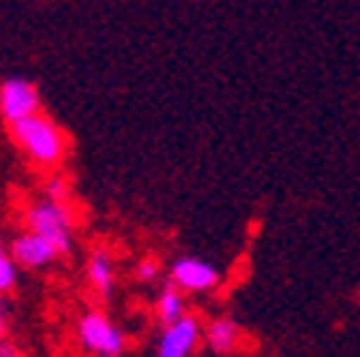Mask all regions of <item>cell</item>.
I'll list each match as a JSON object with an SVG mask.
<instances>
[{"mask_svg":"<svg viewBox=\"0 0 360 357\" xmlns=\"http://www.w3.org/2000/svg\"><path fill=\"white\" fill-rule=\"evenodd\" d=\"M9 135L15 146L40 169H58L69 157V135L43 112L9 123Z\"/></svg>","mask_w":360,"mask_h":357,"instance_id":"cell-1","label":"cell"},{"mask_svg":"<svg viewBox=\"0 0 360 357\" xmlns=\"http://www.w3.org/2000/svg\"><path fill=\"white\" fill-rule=\"evenodd\" d=\"M26 229L49 238L63 254L72 252V235H75V214L69 200H55L43 195L26 209Z\"/></svg>","mask_w":360,"mask_h":357,"instance_id":"cell-2","label":"cell"},{"mask_svg":"<svg viewBox=\"0 0 360 357\" xmlns=\"http://www.w3.org/2000/svg\"><path fill=\"white\" fill-rule=\"evenodd\" d=\"M77 340L80 346L95 357H120L126 351V335L123 329L103 311L92 309L80 315L77 320Z\"/></svg>","mask_w":360,"mask_h":357,"instance_id":"cell-3","label":"cell"},{"mask_svg":"<svg viewBox=\"0 0 360 357\" xmlns=\"http://www.w3.org/2000/svg\"><path fill=\"white\" fill-rule=\"evenodd\" d=\"M169 280L184 292V294H206L214 292L223 283V275L214 263H209L206 257L198 254H184L174 257L169 266Z\"/></svg>","mask_w":360,"mask_h":357,"instance_id":"cell-4","label":"cell"},{"mask_svg":"<svg viewBox=\"0 0 360 357\" xmlns=\"http://www.w3.org/2000/svg\"><path fill=\"white\" fill-rule=\"evenodd\" d=\"M37 112H40V92L32 80L9 77L0 83V117L6 123H18Z\"/></svg>","mask_w":360,"mask_h":357,"instance_id":"cell-5","label":"cell"},{"mask_svg":"<svg viewBox=\"0 0 360 357\" xmlns=\"http://www.w3.org/2000/svg\"><path fill=\"white\" fill-rule=\"evenodd\" d=\"M200 340H203L200 320L192 318V315H186L184 320H177L172 326H163L152 357H192Z\"/></svg>","mask_w":360,"mask_h":357,"instance_id":"cell-6","label":"cell"},{"mask_svg":"<svg viewBox=\"0 0 360 357\" xmlns=\"http://www.w3.org/2000/svg\"><path fill=\"white\" fill-rule=\"evenodd\" d=\"M9 254L15 257L18 266H23V269H46V266H52L58 257H63V252L49 238L29 232V229L12 240Z\"/></svg>","mask_w":360,"mask_h":357,"instance_id":"cell-7","label":"cell"},{"mask_svg":"<svg viewBox=\"0 0 360 357\" xmlns=\"http://www.w3.org/2000/svg\"><path fill=\"white\" fill-rule=\"evenodd\" d=\"M86 280L98 297L109 300L115 292V260L106 249H95L86 260Z\"/></svg>","mask_w":360,"mask_h":357,"instance_id":"cell-8","label":"cell"},{"mask_svg":"<svg viewBox=\"0 0 360 357\" xmlns=\"http://www.w3.org/2000/svg\"><path fill=\"white\" fill-rule=\"evenodd\" d=\"M243 340L240 326L232 318H214L203 326V343L214 351V354H232Z\"/></svg>","mask_w":360,"mask_h":357,"instance_id":"cell-9","label":"cell"},{"mask_svg":"<svg viewBox=\"0 0 360 357\" xmlns=\"http://www.w3.org/2000/svg\"><path fill=\"white\" fill-rule=\"evenodd\" d=\"M189 315L186 311V297H184V292H180L172 280H166V286L160 289V294H158V300H155V318H158V323L160 326H172V323H177V320H184Z\"/></svg>","mask_w":360,"mask_h":357,"instance_id":"cell-10","label":"cell"},{"mask_svg":"<svg viewBox=\"0 0 360 357\" xmlns=\"http://www.w3.org/2000/svg\"><path fill=\"white\" fill-rule=\"evenodd\" d=\"M18 286V263L9 254L4 238H0V294H9Z\"/></svg>","mask_w":360,"mask_h":357,"instance_id":"cell-11","label":"cell"},{"mask_svg":"<svg viewBox=\"0 0 360 357\" xmlns=\"http://www.w3.org/2000/svg\"><path fill=\"white\" fill-rule=\"evenodd\" d=\"M158 275H160V263L152 254L141 257L138 266H134V278H138L141 283H152V280H158Z\"/></svg>","mask_w":360,"mask_h":357,"instance_id":"cell-12","label":"cell"},{"mask_svg":"<svg viewBox=\"0 0 360 357\" xmlns=\"http://www.w3.org/2000/svg\"><path fill=\"white\" fill-rule=\"evenodd\" d=\"M69 195H72V183H69V177H63V174H52L49 181H46V197L69 200Z\"/></svg>","mask_w":360,"mask_h":357,"instance_id":"cell-13","label":"cell"},{"mask_svg":"<svg viewBox=\"0 0 360 357\" xmlns=\"http://www.w3.org/2000/svg\"><path fill=\"white\" fill-rule=\"evenodd\" d=\"M0 357H23V354H20L18 346H12V343L4 340V343H0Z\"/></svg>","mask_w":360,"mask_h":357,"instance_id":"cell-14","label":"cell"},{"mask_svg":"<svg viewBox=\"0 0 360 357\" xmlns=\"http://www.w3.org/2000/svg\"><path fill=\"white\" fill-rule=\"evenodd\" d=\"M6 340V318H4V309H0V343Z\"/></svg>","mask_w":360,"mask_h":357,"instance_id":"cell-15","label":"cell"}]
</instances>
